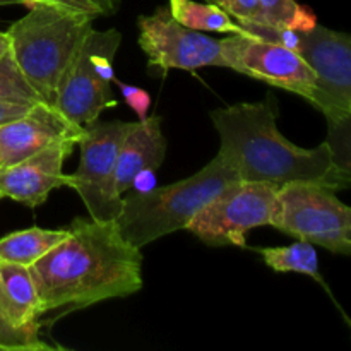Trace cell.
<instances>
[{
    "label": "cell",
    "mask_w": 351,
    "mask_h": 351,
    "mask_svg": "<svg viewBox=\"0 0 351 351\" xmlns=\"http://www.w3.org/2000/svg\"><path fill=\"white\" fill-rule=\"evenodd\" d=\"M40 298L41 326L74 311L143 288V254L115 219L75 218L69 235L29 267Z\"/></svg>",
    "instance_id": "1"
},
{
    "label": "cell",
    "mask_w": 351,
    "mask_h": 351,
    "mask_svg": "<svg viewBox=\"0 0 351 351\" xmlns=\"http://www.w3.org/2000/svg\"><path fill=\"white\" fill-rule=\"evenodd\" d=\"M219 134V151L240 180L266 182L278 187L315 184L332 191L351 187V175L332 160L328 143L307 149L290 143L278 130L269 101L237 103L211 112Z\"/></svg>",
    "instance_id": "2"
},
{
    "label": "cell",
    "mask_w": 351,
    "mask_h": 351,
    "mask_svg": "<svg viewBox=\"0 0 351 351\" xmlns=\"http://www.w3.org/2000/svg\"><path fill=\"white\" fill-rule=\"evenodd\" d=\"M93 19L89 14L34 5L7 29L10 55L41 101L55 105L62 82L93 29Z\"/></svg>",
    "instance_id": "3"
},
{
    "label": "cell",
    "mask_w": 351,
    "mask_h": 351,
    "mask_svg": "<svg viewBox=\"0 0 351 351\" xmlns=\"http://www.w3.org/2000/svg\"><path fill=\"white\" fill-rule=\"evenodd\" d=\"M240 180L235 168L216 154L202 170L177 184L154 187L149 192H130L117 216L120 233L129 243L143 249L147 243L178 230H187L206 204L225 187Z\"/></svg>",
    "instance_id": "4"
},
{
    "label": "cell",
    "mask_w": 351,
    "mask_h": 351,
    "mask_svg": "<svg viewBox=\"0 0 351 351\" xmlns=\"http://www.w3.org/2000/svg\"><path fill=\"white\" fill-rule=\"evenodd\" d=\"M281 187L266 182L237 180L206 204L187 230L211 247H247V233L274 226Z\"/></svg>",
    "instance_id": "5"
},
{
    "label": "cell",
    "mask_w": 351,
    "mask_h": 351,
    "mask_svg": "<svg viewBox=\"0 0 351 351\" xmlns=\"http://www.w3.org/2000/svg\"><path fill=\"white\" fill-rule=\"evenodd\" d=\"M273 228L339 256H351V208L336 191L315 184H288L278 192Z\"/></svg>",
    "instance_id": "6"
},
{
    "label": "cell",
    "mask_w": 351,
    "mask_h": 351,
    "mask_svg": "<svg viewBox=\"0 0 351 351\" xmlns=\"http://www.w3.org/2000/svg\"><path fill=\"white\" fill-rule=\"evenodd\" d=\"M130 122H95L84 127L81 161L71 175V187L79 194L89 213V218L98 221L117 219L123 206V197L117 191V156Z\"/></svg>",
    "instance_id": "7"
},
{
    "label": "cell",
    "mask_w": 351,
    "mask_h": 351,
    "mask_svg": "<svg viewBox=\"0 0 351 351\" xmlns=\"http://www.w3.org/2000/svg\"><path fill=\"white\" fill-rule=\"evenodd\" d=\"M219 41L225 67L311 99L315 72L297 50L243 31Z\"/></svg>",
    "instance_id": "8"
},
{
    "label": "cell",
    "mask_w": 351,
    "mask_h": 351,
    "mask_svg": "<svg viewBox=\"0 0 351 351\" xmlns=\"http://www.w3.org/2000/svg\"><path fill=\"white\" fill-rule=\"evenodd\" d=\"M137 24L139 47L149 58L151 67L165 72L170 69L195 71L211 65L225 67L221 41L180 24L168 7H158L151 16H141Z\"/></svg>",
    "instance_id": "9"
},
{
    "label": "cell",
    "mask_w": 351,
    "mask_h": 351,
    "mask_svg": "<svg viewBox=\"0 0 351 351\" xmlns=\"http://www.w3.org/2000/svg\"><path fill=\"white\" fill-rule=\"evenodd\" d=\"M297 51L315 72L312 106L324 117L348 112L351 103V34L315 24L298 31Z\"/></svg>",
    "instance_id": "10"
},
{
    "label": "cell",
    "mask_w": 351,
    "mask_h": 351,
    "mask_svg": "<svg viewBox=\"0 0 351 351\" xmlns=\"http://www.w3.org/2000/svg\"><path fill=\"white\" fill-rule=\"evenodd\" d=\"M77 143L58 141L29 158L0 168V199H12L27 208H38L51 191L71 187V175L64 173V163Z\"/></svg>",
    "instance_id": "11"
},
{
    "label": "cell",
    "mask_w": 351,
    "mask_h": 351,
    "mask_svg": "<svg viewBox=\"0 0 351 351\" xmlns=\"http://www.w3.org/2000/svg\"><path fill=\"white\" fill-rule=\"evenodd\" d=\"M82 136L84 127L69 120L55 105L40 101L0 125V156L3 167H9L58 141L72 139L79 144Z\"/></svg>",
    "instance_id": "12"
},
{
    "label": "cell",
    "mask_w": 351,
    "mask_h": 351,
    "mask_svg": "<svg viewBox=\"0 0 351 351\" xmlns=\"http://www.w3.org/2000/svg\"><path fill=\"white\" fill-rule=\"evenodd\" d=\"M115 105L112 82L106 81L95 67L84 41L77 58L62 82L55 106L69 120L86 127L98 120L103 110L113 108Z\"/></svg>",
    "instance_id": "13"
},
{
    "label": "cell",
    "mask_w": 351,
    "mask_h": 351,
    "mask_svg": "<svg viewBox=\"0 0 351 351\" xmlns=\"http://www.w3.org/2000/svg\"><path fill=\"white\" fill-rule=\"evenodd\" d=\"M167 153V139L161 132L160 117H147L144 122H130L117 156L115 184L120 194L132 185L134 177L143 170H158Z\"/></svg>",
    "instance_id": "14"
},
{
    "label": "cell",
    "mask_w": 351,
    "mask_h": 351,
    "mask_svg": "<svg viewBox=\"0 0 351 351\" xmlns=\"http://www.w3.org/2000/svg\"><path fill=\"white\" fill-rule=\"evenodd\" d=\"M0 307L12 326L40 332V298L29 267L0 261Z\"/></svg>",
    "instance_id": "15"
},
{
    "label": "cell",
    "mask_w": 351,
    "mask_h": 351,
    "mask_svg": "<svg viewBox=\"0 0 351 351\" xmlns=\"http://www.w3.org/2000/svg\"><path fill=\"white\" fill-rule=\"evenodd\" d=\"M69 235L67 228H27L0 239V261L31 267Z\"/></svg>",
    "instance_id": "16"
},
{
    "label": "cell",
    "mask_w": 351,
    "mask_h": 351,
    "mask_svg": "<svg viewBox=\"0 0 351 351\" xmlns=\"http://www.w3.org/2000/svg\"><path fill=\"white\" fill-rule=\"evenodd\" d=\"M256 252L263 256L264 264L274 273L305 274L326 287L324 278L319 271L317 250L307 240H297L291 245L285 247H264V249H256Z\"/></svg>",
    "instance_id": "17"
},
{
    "label": "cell",
    "mask_w": 351,
    "mask_h": 351,
    "mask_svg": "<svg viewBox=\"0 0 351 351\" xmlns=\"http://www.w3.org/2000/svg\"><path fill=\"white\" fill-rule=\"evenodd\" d=\"M171 16L184 26L202 33H242V26L232 19L225 10L213 3L195 0H168Z\"/></svg>",
    "instance_id": "18"
},
{
    "label": "cell",
    "mask_w": 351,
    "mask_h": 351,
    "mask_svg": "<svg viewBox=\"0 0 351 351\" xmlns=\"http://www.w3.org/2000/svg\"><path fill=\"white\" fill-rule=\"evenodd\" d=\"M266 26L278 29L308 31L317 24V16L297 0H259Z\"/></svg>",
    "instance_id": "19"
},
{
    "label": "cell",
    "mask_w": 351,
    "mask_h": 351,
    "mask_svg": "<svg viewBox=\"0 0 351 351\" xmlns=\"http://www.w3.org/2000/svg\"><path fill=\"white\" fill-rule=\"evenodd\" d=\"M0 101L23 103V105H34L41 101L40 95L19 71L10 51L0 57Z\"/></svg>",
    "instance_id": "20"
},
{
    "label": "cell",
    "mask_w": 351,
    "mask_h": 351,
    "mask_svg": "<svg viewBox=\"0 0 351 351\" xmlns=\"http://www.w3.org/2000/svg\"><path fill=\"white\" fill-rule=\"evenodd\" d=\"M328 120V143L332 160L341 170L351 175V113L326 117Z\"/></svg>",
    "instance_id": "21"
},
{
    "label": "cell",
    "mask_w": 351,
    "mask_h": 351,
    "mask_svg": "<svg viewBox=\"0 0 351 351\" xmlns=\"http://www.w3.org/2000/svg\"><path fill=\"white\" fill-rule=\"evenodd\" d=\"M53 350L48 343L41 341L40 332L19 329L9 322L0 307V351H40Z\"/></svg>",
    "instance_id": "22"
},
{
    "label": "cell",
    "mask_w": 351,
    "mask_h": 351,
    "mask_svg": "<svg viewBox=\"0 0 351 351\" xmlns=\"http://www.w3.org/2000/svg\"><path fill=\"white\" fill-rule=\"evenodd\" d=\"M206 2L225 10L239 24H261V26H266L259 0H206Z\"/></svg>",
    "instance_id": "23"
},
{
    "label": "cell",
    "mask_w": 351,
    "mask_h": 351,
    "mask_svg": "<svg viewBox=\"0 0 351 351\" xmlns=\"http://www.w3.org/2000/svg\"><path fill=\"white\" fill-rule=\"evenodd\" d=\"M113 82L120 88V93H122L123 99H125V103L129 105V108L136 113L139 122L147 120V112H149V106H151L149 93H147L146 89L139 88V86L125 84V82L119 81L117 77L113 79Z\"/></svg>",
    "instance_id": "24"
},
{
    "label": "cell",
    "mask_w": 351,
    "mask_h": 351,
    "mask_svg": "<svg viewBox=\"0 0 351 351\" xmlns=\"http://www.w3.org/2000/svg\"><path fill=\"white\" fill-rule=\"evenodd\" d=\"M21 3L27 7L34 5H48V7H57V9L65 10H74V12L89 14V16H99V10L96 5L89 0H19Z\"/></svg>",
    "instance_id": "25"
},
{
    "label": "cell",
    "mask_w": 351,
    "mask_h": 351,
    "mask_svg": "<svg viewBox=\"0 0 351 351\" xmlns=\"http://www.w3.org/2000/svg\"><path fill=\"white\" fill-rule=\"evenodd\" d=\"M156 187V170H143L134 177L132 185L130 189H134V192H149Z\"/></svg>",
    "instance_id": "26"
},
{
    "label": "cell",
    "mask_w": 351,
    "mask_h": 351,
    "mask_svg": "<svg viewBox=\"0 0 351 351\" xmlns=\"http://www.w3.org/2000/svg\"><path fill=\"white\" fill-rule=\"evenodd\" d=\"M33 105H23V103H10V101H0V125L10 122V120L17 119V117L24 115Z\"/></svg>",
    "instance_id": "27"
},
{
    "label": "cell",
    "mask_w": 351,
    "mask_h": 351,
    "mask_svg": "<svg viewBox=\"0 0 351 351\" xmlns=\"http://www.w3.org/2000/svg\"><path fill=\"white\" fill-rule=\"evenodd\" d=\"M96 5V9L99 10V16H112L119 10L120 2L122 0H89Z\"/></svg>",
    "instance_id": "28"
},
{
    "label": "cell",
    "mask_w": 351,
    "mask_h": 351,
    "mask_svg": "<svg viewBox=\"0 0 351 351\" xmlns=\"http://www.w3.org/2000/svg\"><path fill=\"white\" fill-rule=\"evenodd\" d=\"M10 51V41L7 33H0V57Z\"/></svg>",
    "instance_id": "29"
},
{
    "label": "cell",
    "mask_w": 351,
    "mask_h": 351,
    "mask_svg": "<svg viewBox=\"0 0 351 351\" xmlns=\"http://www.w3.org/2000/svg\"><path fill=\"white\" fill-rule=\"evenodd\" d=\"M9 3H21L19 0H0V5H9Z\"/></svg>",
    "instance_id": "30"
},
{
    "label": "cell",
    "mask_w": 351,
    "mask_h": 351,
    "mask_svg": "<svg viewBox=\"0 0 351 351\" xmlns=\"http://www.w3.org/2000/svg\"><path fill=\"white\" fill-rule=\"evenodd\" d=\"M3 167V163H2V156H0V168Z\"/></svg>",
    "instance_id": "31"
},
{
    "label": "cell",
    "mask_w": 351,
    "mask_h": 351,
    "mask_svg": "<svg viewBox=\"0 0 351 351\" xmlns=\"http://www.w3.org/2000/svg\"><path fill=\"white\" fill-rule=\"evenodd\" d=\"M348 112L351 113V103H350V108H348Z\"/></svg>",
    "instance_id": "32"
},
{
    "label": "cell",
    "mask_w": 351,
    "mask_h": 351,
    "mask_svg": "<svg viewBox=\"0 0 351 351\" xmlns=\"http://www.w3.org/2000/svg\"><path fill=\"white\" fill-rule=\"evenodd\" d=\"M348 322H350V326H351V321H348Z\"/></svg>",
    "instance_id": "33"
}]
</instances>
